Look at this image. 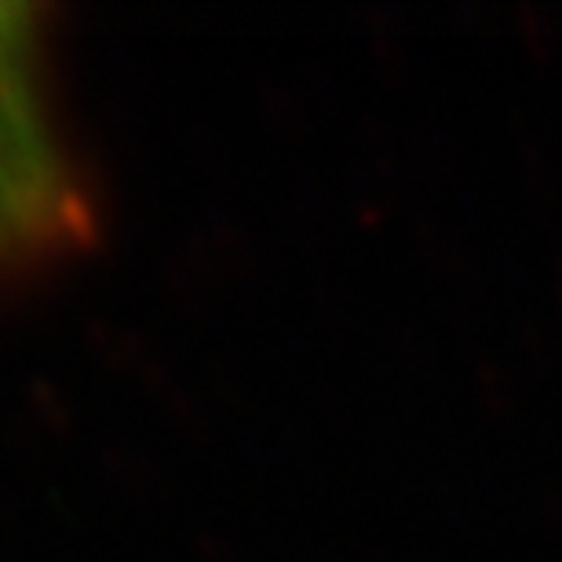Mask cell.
<instances>
[{
  "label": "cell",
  "instance_id": "6da1fadb",
  "mask_svg": "<svg viewBox=\"0 0 562 562\" xmlns=\"http://www.w3.org/2000/svg\"><path fill=\"white\" fill-rule=\"evenodd\" d=\"M41 15L0 4V278L77 249L92 231V194L55 114Z\"/></svg>",
  "mask_w": 562,
  "mask_h": 562
}]
</instances>
